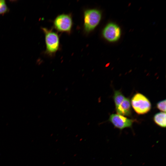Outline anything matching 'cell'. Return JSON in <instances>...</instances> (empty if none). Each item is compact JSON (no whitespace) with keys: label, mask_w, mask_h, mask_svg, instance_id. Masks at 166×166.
<instances>
[{"label":"cell","mask_w":166,"mask_h":166,"mask_svg":"<svg viewBox=\"0 0 166 166\" xmlns=\"http://www.w3.org/2000/svg\"><path fill=\"white\" fill-rule=\"evenodd\" d=\"M134 111L138 114H144L148 112L152 105L149 100L143 94L137 93L132 96L130 101Z\"/></svg>","instance_id":"cell-1"},{"label":"cell","mask_w":166,"mask_h":166,"mask_svg":"<svg viewBox=\"0 0 166 166\" xmlns=\"http://www.w3.org/2000/svg\"><path fill=\"white\" fill-rule=\"evenodd\" d=\"M101 18V12L96 9L86 10L84 13V27L89 32L93 30L99 23Z\"/></svg>","instance_id":"cell-2"},{"label":"cell","mask_w":166,"mask_h":166,"mask_svg":"<svg viewBox=\"0 0 166 166\" xmlns=\"http://www.w3.org/2000/svg\"><path fill=\"white\" fill-rule=\"evenodd\" d=\"M45 38L46 53L49 54L55 53L59 46V38L57 34L51 30L42 28Z\"/></svg>","instance_id":"cell-3"},{"label":"cell","mask_w":166,"mask_h":166,"mask_svg":"<svg viewBox=\"0 0 166 166\" xmlns=\"http://www.w3.org/2000/svg\"><path fill=\"white\" fill-rule=\"evenodd\" d=\"M109 121L115 128L121 130L126 128H131L135 120L117 113H113L110 115Z\"/></svg>","instance_id":"cell-4"},{"label":"cell","mask_w":166,"mask_h":166,"mask_svg":"<svg viewBox=\"0 0 166 166\" xmlns=\"http://www.w3.org/2000/svg\"><path fill=\"white\" fill-rule=\"evenodd\" d=\"M54 24L55 28L58 31L69 32L72 26V19L68 14L60 15L55 18Z\"/></svg>","instance_id":"cell-5"},{"label":"cell","mask_w":166,"mask_h":166,"mask_svg":"<svg viewBox=\"0 0 166 166\" xmlns=\"http://www.w3.org/2000/svg\"><path fill=\"white\" fill-rule=\"evenodd\" d=\"M102 34L104 37L108 41L115 42L119 39L121 35V30L117 25L110 23L104 28Z\"/></svg>","instance_id":"cell-6"},{"label":"cell","mask_w":166,"mask_h":166,"mask_svg":"<svg viewBox=\"0 0 166 166\" xmlns=\"http://www.w3.org/2000/svg\"><path fill=\"white\" fill-rule=\"evenodd\" d=\"M117 114L126 116L131 114V104L129 98H126L117 108H115Z\"/></svg>","instance_id":"cell-7"},{"label":"cell","mask_w":166,"mask_h":166,"mask_svg":"<svg viewBox=\"0 0 166 166\" xmlns=\"http://www.w3.org/2000/svg\"><path fill=\"white\" fill-rule=\"evenodd\" d=\"M153 120L154 123L159 127H166V113L160 112L155 114L153 116Z\"/></svg>","instance_id":"cell-8"},{"label":"cell","mask_w":166,"mask_h":166,"mask_svg":"<svg viewBox=\"0 0 166 166\" xmlns=\"http://www.w3.org/2000/svg\"><path fill=\"white\" fill-rule=\"evenodd\" d=\"M125 98L121 91L119 90L114 91L113 98L115 106V108H117Z\"/></svg>","instance_id":"cell-9"},{"label":"cell","mask_w":166,"mask_h":166,"mask_svg":"<svg viewBox=\"0 0 166 166\" xmlns=\"http://www.w3.org/2000/svg\"><path fill=\"white\" fill-rule=\"evenodd\" d=\"M9 9L5 0H0V14H3L8 12Z\"/></svg>","instance_id":"cell-10"},{"label":"cell","mask_w":166,"mask_h":166,"mask_svg":"<svg viewBox=\"0 0 166 166\" xmlns=\"http://www.w3.org/2000/svg\"><path fill=\"white\" fill-rule=\"evenodd\" d=\"M157 108L162 112H166V100L165 99L158 102L156 105Z\"/></svg>","instance_id":"cell-11"}]
</instances>
